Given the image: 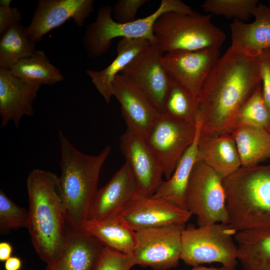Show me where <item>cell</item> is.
<instances>
[{"instance_id": "6da1fadb", "label": "cell", "mask_w": 270, "mask_h": 270, "mask_svg": "<svg viewBox=\"0 0 270 270\" xmlns=\"http://www.w3.org/2000/svg\"><path fill=\"white\" fill-rule=\"evenodd\" d=\"M261 84L256 56L230 45L205 80L198 100L200 134H232L240 107Z\"/></svg>"}, {"instance_id": "7a4b0ae2", "label": "cell", "mask_w": 270, "mask_h": 270, "mask_svg": "<svg viewBox=\"0 0 270 270\" xmlns=\"http://www.w3.org/2000/svg\"><path fill=\"white\" fill-rule=\"evenodd\" d=\"M26 185L29 204L28 229L34 249L48 265L60 254L68 230L58 176L36 168L29 173Z\"/></svg>"}, {"instance_id": "3957f363", "label": "cell", "mask_w": 270, "mask_h": 270, "mask_svg": "<svg viewBox=\"0 0 270 270\" xmlns=\"http://www.w3.org/2000/svg\"><path fill=\"white\" fill-rule=\"evenodd\" d=\"M60 142V190L68 228L84 230L94 196L102 168L109 156L111 146L99 154L90 155L78 150L62 130Z\"/></svg>"}, {"instance_id": "277c9868", "label": "cell", "mask_w": 270, "mask_h": 270, "mask_svg": "<svg viewBox=\"0 0 270 270\" xmlns=\"http://www.w3.org/2000/svg\"><path fill=\"white\" fill-rule=\"evenodd\" d=\"M223 184L229 224L234 229L270 230V164L241 166Z\"/></svg>"}, {"instance_id": "5b68a950", "label": "cell", "mask_w": 270, "mask_h": 270, "mask_svg": "<svg viewBox=\"0 0 270 270\" xmlns=\"http://www.w3.org/2000/svg\"><path fill=\"white\" fill-rule=\"evenodd\" d=\"M194 14L197 12L180 0H162L152 14L128 23L116 22L112 16V7L104 6L98 11L96 20L89 24L84 36L82 43L91 58L100 57L110 49L112 40L116 38H143L152 45L156 44L154 26L159 16L166 12Z\"/></svg>"}, {"instance_id": "8992f818", "label": "cell", "mask_w": 270, "mask_h": 270, "mask_svg": "<svg viewBox=\"0 0 270 270\" xmlns=\"http://www.w3.org/2000/svg\"><path fill=\"white\" fill-rule=\"evenodd\" d=\"M211 14L166 12L154 26L156 44L163 53L218 48L224 42L225 33L211 20Z\"/></svg>"}, {"instance_id": "52a82bcc", "label": "cell", "mask_w": 270, "mask_h": 270, "mask_svg": "<svg viewBox=\"0 0 270 270\" xmlns=\"http://www.w3.org/2000/svg\"><path fill=\"white\" fill-rule=\"evenodd\" d=\"M238 232L230 224L216 223L196 228L188 224L182 234L180 260L192 266L218 262L234 268L238 260L235 236Z\"/></svg>"}, {"instance_id": "ba28073f", "label": "cell", "mask_w": 270, "mask_h": 270, "mask_svg": "<svg viewBox=\"0 0 270 270\" xmlns=\"http://www.w3.org/2000/svg\"><path fill=\"white\" fill-rule=\"evenodd\" d=\"M224 178L203 162L197 160L185 194L186 210L197 218L198 226L229 224Z\"/></svg>"}, {"instance_id": "9c48e42d", "label": "cell", "mask_w": 270, "mask_h": 270, "mask_svg": "<svg viewBox=\"0 0 270 270\" xmlns=\"http://www.w3.org/2000/svg\"><path fill=\"white\" fill-rule=\"evenodd\" d=\"M186 224H174L136 232L134 252L136 265L153 270H168L179 264L182 234Z\"/></svg>"}, {"instance_id": "30bf717a", "label": "cell", "mask_w": 270, "mask_h": 270, "mask_svg": "<svg viewBox=\"0 0 270 270\" xmlns=\"http://www.w3.org/2000/svg\"><path fill=\"white\" fill-rule=\"evenodd\" d=\"M196 132V124L179 122L161 114L144 137L166 180L171 177L180 158L193 142Z\"/></svg>"}, {"instance_id": "8fae6325", "label": "cell", "mask_w": 270, "mask_h": 270, "mask_svg": "<svg viewBox=\"0 0 270 270\" xmlns=\"http://www.w3.org/2000/svg\"><path fill=\"white\" fill-rule=\"evenodd\" d=\"M163 54L156 44L151 45L120 73L144 94L160 114L170 82L162 62Z\"/></svg>"}, {"instance_id": "7c38bea8", "label": "cell", "mask_w": 270, "mask_h": 270, "mask_svg": "<svg viewBox=\"0 0 270 270\" xmlns=\"http://www.w3.org/2000/svg\"><path fill=\"white\" fill-rule=\"evenodd\" d=\"M220 49L172 51L163 55V66L170 78L198 98L202 86L220 58Z\"/></svg>"}, {"instance_id": "4fadbf2b", "label": "cell", "mask_w": 270, "mask_h": 270, "mask_svg": "<svg viewBox=\"0 0 270 270\" xmlns=\"http://www.w3.org/2000/svg\"><path fill=\"white\" fill-rule=\"evenodd\" d=\"M94 0H39L26 32L36 43L70 19L82 26L94 10Z\"/></svg>"}, {"instance_id": "5bb4252c", "label": "cell", "mask_w": 270, "mask_h": 270, "mask_svg": "<svg viewBox=\"0 0 270 270\" xmlns=\"http://www.w3.org/2000/svg\"><path fill=\"white\" fill-rule=\"evenodd\" d=\"M132 230L186 224L192 215L164 200L138 193L118 214Z\"/></svg>"}, {"instance_id": "9a60e30c", "label": "cell", "mask_w": 270, "mask_h": 270, "mask_svg": "<svg viewBox=\"0 0 270 270\" xmlns=\"http://www.w3.org/2000/svg\"><path fill=\"white\" fill-rule=\"evenodd\" d=\"M120 150L140 194L151 196L163 180L162 168L144 138L126 129L120 137Z\"/></svg>"}, {"instance_id": "2e32d148", "label": "cell", "mask_w": 270, "mask_h": 270, "mask_svg": "<svg viewBox=\"0 0 270 270\" xmlns=\"http://www.w3.org/2000/svg\"><path fill=\"white\" fill-rule=\"evenodd\" d=\"M128 130L144 138L161 114L144 94L127 77L118 74L112 84Z\"/></svg>"}, {"instance_id": "e0dca14e", "label": "cell", "mask_w": 270, "mask_h": 270, "mask_svg": "<svg viewBox=\"0 0 270 270\" xmlns=\"http://www.w3.org/2000/svg\"><path fill=\"white\" fill-rule=\"evenodd\" d=\"M40 85L28 82L14 76L10 70L0 68V126L10 122L18 128L22 118L34 114L33 102Z\"/></svg>"}, {"instance_id": "ac0fdd59", "label": "cell", "mask_w": 270, "mask_h": 270, "mask_svg": "<svg viewBox=\"0 0 270 270\" xmlns=\"http://www.w3.org/2000/svg\"><path fill=\"white\" fill-rule=\"evenodd\" d=\"M138 193L136 180L125 162L104 186L98 190L87 220H98L118 214Z\"/></svg>"}, {"instance_id": "d6986e66", "label": "cell", "mask_w": 270, "mask_h": 270, "mask_svg": "<svg viewBox=\"0 0 270 270\" xmlns=\"http://www.w3.org/2000/svg\"><path fill=\"white\" fill-rule=\"evenodd\" d=\"M104 246L90 233L68 228L56 259L46 270H96Z\"/></svg>"}, {"instance_id": "ffe728a7", "label": "cell", "mask_w": 270, "mask_h": 270, "mask_svg": "<svg viewBox=\"0 0 270 270\" xmlns=\"http://www.w3.org/2000/svg\"><path fill=\"white\" fill-rule=\"evenodd\" d=\"M252 16L251 23L234 20L230 24L231 46L256 56L270 49V8L259 2Z\"/></svg>"}, {"instance_id": "44dd1931", "label": "cell", "mask_w": 270, "mask_h": 270, "mask_svg": "<svg viewBox=\"0 0 270 270\" xmlns=\"http://www.w3.org/2000/svg\"><path fill=\"white\" fill-rule=\"evenodd\" d=\"M197 150L198 160L203 162L224 178L242 166L231 134L209 135L200 132Z\"/></svg>"}, {"instance_id": "7402d4cb", "label": "cell", "mask_w": 270, "mask_h": 270, "mask_svg": "<svg viewBox=\"0 0 270 270\" xmlns=\"http://www.w3.org/2000/svg\"><path fill=\"white\" fill-rule=\"evenodd\" d=\"M151 45L148 40L143 38H122L117 44L116 56L110 65L100 71L86 70L96 89L107 103L110 102L113 96L112 84L115 77Z\"/></svg>"}, {"instance_id": "603a6c76", "label": "cell", "mask_w": 270, "mask_h": 270, "mask_svg": "<svg viewBox=\"0 0 270 270\" xmlns=\"http://www.w3.org/2000/svg\"><path fill=\"white\" fill-rule=\"evenodd\" d=\"M202 118L200 112L197 118L196 132L193 142L180 158L171 177L162 181L152 197L164 200L186 210L185 194L192 170L198 160L197 144Z\"/></svg>"}, {"instance_id": "cb8c5ba5", "label": "cell", "mask_w": 270, "mask_h": 270, "mask_svg": "<svg viewBox=\"0 0 270 270\" xmlns=\"http://www.w3.org/2000/svg\"><path fill=\"white\" fill-rule=\"evenodd\" d=\"M234 238L244 270H270V230L240 231Z\"/></svg>"}, {"instance_id": "d4e9b609", "label": "cell", "mask_w": 270, "mask_h": 270, "mask_svg": "<svg viewBox=\"0 0 270 270\" xmlns=\"http://www.w3.org/2000/svg\"><path fill=\"white\" fill-rule=\"evenodd\" d=\"M84 230L95 236L104 246L128 254H134L136 232L117 215L98 220H87Z\"/></svg>"}, {"instance_id": "484cf974", "label": "cell", "mask_w": 270, "mask_h": 270, "mask_svg": "<svg viewBox=\"0 0 270 270\" xmlns=\"http://www.w3.org/2000/svg\"><path fill=\"white\" fill-rule=\"evenodd\" d=\"M242 167L250 168L270 159V133L264 128L249 126H236L232 132Z\"/></svg>"}, {"instance_id": "4316f807", "label": "cell", "mask_w": 270, "mask_h": 270, "mask_svg": "<svg viewBox=\"0 0 270 270\" xmlns=\"http://www.w3.org/2000/svg\"><path fill=\"white\" fill-rule=\"evenodd\" d=\"M10 70L16 77L40 86L53 84L64 80L60 70L50 62L42 50H37L21 60Z\"/></svg>"}, {"instance_id": "83f0119b", "label": "cell", "mask_w": 270, "mask_h": 270, "mask_svg": "<svg viewBox=\"0 0 270 270\" xmlns=\"http://www.w3.org/2000/svg\"><path fill=\"white\" fill-rule=\"evenodd\" d=\"M36 43L28 36L20 22L0 34V68L10 70L21 60L33 54Z\"/></svg>"}, {"instance_id": "f1b7e54d", "label": "cell", "mask_w": 270, "mask_h": 270, "mask_svg": "<svg viewBox=\"0 0 270 270\" xmlns=\"http://www.w3.org/2000/svg\"><path fill=\"white\" fill-rule=\"evenodd\" d=\"M163 107V114L179 122L196 125L200 112L198 98L171 79Z\"/></svg>"}, {"instance_id": "f546056e", "label": "cell", "mask_w": 270, "mask_h": 270, "mask_svg": "<svg viewBox=\"0 0 270 270\" xmlns=\"http://www.w3.org/2000/svg\"><path fill=\"white\" fill-rule=\"evenodd\" d=\"M240 126H256L268 130L270 126V110L264 98L261 84L239 110L236 127Z\"/></svg>"}, {"instance_id": "4dcf8cb0", "label": "cell", "mask_w": 270, "mask_h": 270, "mask_svg": "<svg viewBox=\"0 0 270 270\" xmlns=\"http://www.w3.org/2000/svg\"><path fill=\"white\" fill-rule=\"evenodd\" d=\"M259 2L258 0H206L201 7L206 12L243 22L252 16Z\"/></svg>"}, {"instance_id": "1f68e13d", "label": "cell", "mask_w": 270, "mask_h": 270, "mask_svg": "<svg viewBox=\"0 0 270 270\" xmlns=\"http://www.w3.org/2000/svg\"><path fill=\"white\" fill-rule=\"evenodd\" d=\"M28 210L13 202L0 190V233L6 234L12 230L26 228L28 224Z\"/></svg>"}, {"instance_id": "d6a6232c", "label": "cell", "mask_w": 270, "mask_h": 270, "mask_svg": "<svg viewBox=\"0 0 270 270\" xmlns=\"http://www.w3.org/2000/svg\"><path fill=\"white\" fill-rule=\"evenodd\" d=\"M136 265L133 254H124L104 246L96 270H130Z\"/></svg>"}, {"instance_id": "836d02e7", "label": "cell", "mask_w": 270, "mask_h": 270, "mask_svg": "<svg viewBox=\"0 0 270 270\" xmlns=\"http://www.w3.org/2000/svg\"><path fill=\"white\" fill-rule=\"evenodd\" d=\"M149 0H120L112 7L113 19L120 23H128L136 20L138 9Z\"/></svg>"}, {"instance_id": "e575fe53", "label": "cell", "mask_w": 270, "mask_h": 270, "mask_svg": "<svg viewBox=\"0 0 270 270\" xmlns=\"http://www.w3.org/2000/svg\"><path fill=\"white\" fill-rule=\"evenodd\" d=\"M256 56L264 98L270 110V49L264 50Z\"/></svg>"}, {"instance_id": "d590c367", "label": "cell", "mask_w": 270, "mask_h": 270, "mask_svg": "<svg viewBox=\"0 0 270 270\" xmlns=\"http://www.w3.org/2000/svg\"><path fill=\"white\" fill-rule=\"evenodd\" d=\"M22 20V15L18 8L0 6V34Z\"/></svg>"}, {"instance_id": "8d00e7d4", "label": "cell", "mask_w": 270, "mask_h": 270, "mask_svg": "<svg viewBox=\"0 0 270 270\" xmlns=\"http://www.w3.org/2000/svg\"><path fill=\"white\" fill-rule=\"evenodd\" d=\"M12 246L10 244L6 242H0V260L6 262L12 256Z\"/></svg>"}, {"instance_id": "74e56055", "label": "cell", "mask_w": 270, "mask_h": 270, "mask_svg": "<svg viewBox=\"0 0 270 270\" xmlns=\"http://www.w3.org/2000/svg\"><path fill=\"white\" fill-rule=\"evenodd\" d=\"M22 267V262L16 256H11L4 263L5 270H20Z\"/></svg>"}, {"instance_id": "f35d334b", "label": "cell", "mask_w": 270, "mask_h": 270, "mask_svg": "<svg viewBox=\"0 0 270 270\" xmlns=\"http://www.w3.org/2000/svg\"><path fill=\"white\" fill-rule=\"evenodd\" d=\"M191 270H235L234 268L222 266L221 268L206 267L200 265L192 266Z\"/></svg>"}, {"instance_id": "ab89813d", "label": "cell", "mask_w": 270, "mask_h": 270, "mask_svg": "<svg viewBox=\"0 0 270 270\" xmlns=\"http://www.w3.org/2000/svg\"><path fill=\"white\" fill-rule=\"evenodd\" d=\"M12 0H0V6L3 7H9L10 6V4Z\"/></svg>"}, {"instance_id": "60d3db41", "label": "cell", "mask_w": 270, "mask_h": 270, "mask_svg": "<svg viewBox=\"0 0 270 270\" xmlns=\"http://www.w3.org/2000/svg\"><path fill=\"white\" fill-rule=\"evenodd\" d=\"M268 131L270 133V128H269L268 130Z\"/></svg>"}, {"instance_id": "b9f144b4", "label": "cell", "mask_w": 270, "mask_h": 270, "mask_svg": "<svg viewBox=\"0 0 270 270\" xmlns=\"http://www.w3.org/2000/svg\"></svg>"}]
</instances>
